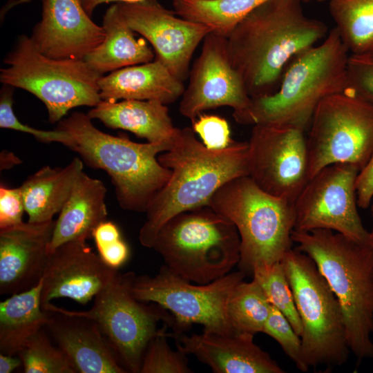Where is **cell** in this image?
Returning <instances> with one entry per match:
<instances>
[{
    "label": "cell",
    "mask_w": 373,
    "mask_h": 373,
    "mask_svg": "<svg viewBox=\"0 0 373 373\" xmlns=\"http://www.w3.org/2000/svg\"><path fill=\"white\" fill-rule=\"evenodd\" d=\"M302 1L267 0L227 37L231 62L251 98L276 92L292 59L327 36V26L307 17Z\"/></svg>",
    "instance_id": "1"
},
{
    "label": "cell",
    "mask_w": 373,
    "mask_h": 373,
    "mask_svg": "<svg viewBox=\"0 0 373 373\" xmlns=\"http://www.w3.org/2000/svg\"><path fill=\"white\" fill-rule=\"evenodd\" d=\"M157 159L171 171V175L145 212L139 240L147 248L152 247L159 231L171 218L208 206L213 195L223 185L249 173L248 142L233 140L225 149H209L188 126L178 128L172 148L161 153Z\"/></svg>",
    "instance_id": "2"
},
{
    "label": "cell",
    "mask_w": 373,
    "mask_h": 373,
    "mask_svg": "<svg viewBox=\"0 0 373 373\" xmlns=\"http://www.w3.org/2000/svg\"><path fill=\"white\" fill-rule=\"evenodd\" d=\"M350 55L334 28L322 42L292 59L276 92L251 98L247 108L233 112L235 121L243 125L289 126L305 131L324 98L348 88Z\"/></svg>",
    "instance_id": "3"
},
{
    "label": "cell",
    "mask_w": 373,
    "mask_h": 373,
    "mask_svg": "<svg viewBox=\"0 0 373 373\" xmlns=\"http://www.w3.org/2000/svg\"><path fill=\"white\" fill-rule=\"evenodd\" d=\"M296 249L314 261L336 296L348 347L358 363L373 358V245L330 229L293 230Z\"/></svg>",
    "instance_id": "4"
},
{
    "label": "cell",
    "mask_w": 373,
    "mask_h": 373,
    "mask_svg": "<svg viewBox=\"0 0 373 373\" xmlns=\"http://www.w3.org/2000/svg\"><path fill=\"white\" fill-rule=\"evenodd\" d=\"M57 129L72 137L73 142L67 147L77 153L83 162L108 173L117 202L124 210L146 212L171 175L157 155L171 149L172 144L137 143L124 135L105 133L81 112L62 119Z\"/></svg>",
    "instance_id": "5"
},
{
    "label": "cell",
    "mask_w": 373,
    "mask_h": 373,
    "mask_svg": "<svg viewBox=\"0 0 373 373\" xmlns=\"http://www.w3.org/2000/svg\"><path fill=\"white\" fill-rule=\"evenodd\" d=\"M235 225L209 206L180 213L159 231L151 249L178 276L207 284L231 271L240 260Z\"/></svg>",
    "instance_id": "6"
},
{
    "label": "cell",
    "mask_w": 373,
    "mask_h": 373,
    "mask_svg": "<svg viewBox=\"0 0 373 373\" xmlns=\"http://www.w3.org/2000/svg\"><path fill=\"white\" fill-rule=\"evenodd\" d=\"M208 206L230 220L240 236V270L251 274L259 264L280 262L294 242V203L260 189L249 176L220 188Z\"/></svg>",
    "instance_id": "7"
},
{
    "label": "cell",
    "mask_w": 373,
    "mask_h": 373,
    "mask_svg": "<svg viewBox=\"0 0 373 373\" xmlns=\"http://www.w3.org/2000/svg\"><path fill=\"white\" fill-rule=\"evenodd\" d=\"M3 61L8 67L1 69V82L39 98L51 123L61 121L73 108L95 107L102 101L98 82L102 75L84 59L48 57L26 35L19 37Z\"/></svg>",
    "instance_id": "8"
},
{
    "label": "cell",
    "mask_w": 373,
    "mask_h": 373,
    "mask_svg": "<svg viewBox=\"0 0 373 373\" xmlns=\"http://www.w3.org/2000/svg\"><path fill=\"white\" fill-rule=\"evenodd\" d=\"M302 323L303 359L309 367L327 368L348 359L343 315L340 304L314 261L296 248L282 260Z\"/></svg>",
    "instance_id": "9"
},
{
    "label": "cell",
    "mask_w": 373,
    "mask_h": 373,
    "mask_svg": "<svg viewBox=\"0 0 373 373\" xmlns=\"http://www.w3.org/2000/svg\"><path fill=\"white\" fill-rule=\"evenodd\" d=\"M135 274L119 272L95 297L92 307L75 314L93 320L127 372L140 373L146 347L164 325L176 332L173 316L160 305L138 300L132 294Z\"/></svg>",
    "instance_id": "10"
},
{
    "label": "cell",
    "mask_w": 373,
    "mask_h": 373,
    "mask_svg": "<svg viewBox=\"0 0 373 373\" xmlns=\"http://www.w3.org/2000/svg\"><path fill=\"white\" fill-rule=\"evenodd\" d=\"M308 176L335 163L364 168L373 153V105L347 88L316 107L306 139Z\"/></svg>",
    "instance_id": "11"
},
{
    "label": "cell",
    "mask_w": 373,
    "mask_h": 373,
    "mask_svg": "<svg viewBox=\"0 0 373 373\" xmlns=\"http://www.w3.org/2000/svg\"><path fill=\"white\" fill-rule=\"evenodd\" d=\"M245 276L241 270L231 271L209 283L197 284L178 276L164 265L153 276L135 275L131 289L138 300L156 303L167 310L175 320L177 333L199 324L204 331L231 334L234 331L228 319L227 303Z\"/></svg>",
    "instance_id": "12"
},
{
    "label": "cell",
    "mask_w": 373,
    "mask_h": 373,
    "mask_svg": "<svg viewBox=\"0 0 373 373\" xmlns=\"http://www.w3.org/2000/svg\"><path fill=\"white\" fill-rule=\"evenodd\" d=\"M360 169L349 163L328 165L310 178L294 202V229H324L373 245L357 211L356 182Z\"/></svg>",
    "instance_id": "13"
},
{
    "label": "cell",
    "mask_w": 373,
    "mask_h": 373,
    "mask_svg": "<svg viewBox=\"0 0 373 373\" xmlns=\"http://www.w3.org/2000/svg\"><path fill=\"white\" fill-rule=\"evenodd\" d=\"M304 131L289 126L254 125L248 141L249 176L265 192L293 203L309 180Z\"/></svg>",
    "instance_id": "14"
},
{
    "label": "cell",
    "mask_w": 373,
    "mask_h": 373,
    "mask_svg": "<svg viewBox=\"0 0 373 373\" xmlns=\"http://www.w3.org/2000/svg\"><path fill=\"white\" fill-rule=\"evenodd\" d=\"M116 3L129 27L152 45L155 59L184 82L195 49L213 28L184 19L157 0Z\"/></svg>",
    "instance_id": "15"
},
{
    "label": "cell",
    "mask_w": 373,
    "mask_h": 373,
    "mask_svg": "<svg viewBox=\"0 0 373 373\" xmlns=\"http://www.w3.org/2000/svg\"><path fill=\"white\" fill-rule=\"evenodd\" d=\"M202 42L178 108L180 114L191 122L205 111L229 106L233 112L240 111L251 101L231 62L227 37L211 32Z\"/></svg>",
    "instance_id": "16"
},
{
    "label": "cell",
    "mask_w": 373,
    "mask_h": 373,
    "mask_svg": "<svg viewBox=\"0 0 373 373\" xmlns=\"http://www.w3.org/2000/svg\"><path fill=\"white\" fill-rule=\"evenodd\" d=\"M118 269L104 262L85 239L68 241L49 254L43 276L41 305L66 298L86 305L115 278Z\"/></svg>",
    "instance_id": "17"
},
{
    "label": "cell",
    "mask_w": 373,
    "mask_h": 373,
    "mask_svg": "<svg viewBox=\"0 0 373 373\" xmlns=\"http://www.w3.org/2000/svg\"><path fill=\"white\" fill-rule=\"evenodd\" d=\"M105 37L103 26L93 21L80 0H42L41 19L30 37L48 57L84 59Z\"/></svg>",
    "instance_id": "18"
},
{
    "label": "cell",
    "mask_w": 373,
    "mask_h": 373,
    "mask_svg": "<svg viewBox=\"0 0 373 373\" xmlns=\"http://www.w3.org/2000/svg\"><path fill=\"white\" fill-rule=\"evenodd\" d=\"M55 220L21 222L0 229V294L27 291L41 280Z\"/></svg>",
    "instance_id": "19"
},
{
    "label": "cell",
    "mask_w": 373,
    "mask_h": 373,
    "mask_svg": "<svg viewBox=\"0 0 373 373\" xmlns=\"http://www.w3.org/2000/svg\"><path fill=\"white\" fill-rule=\"evenodd\" d=\"M253 334L204 331L186 335L171 332L176 348L194 356L214 373H284L270 355L254 341Z\"/></svg>",
    "instance_id": "20"
},
{
    "label": "cell",
    "mask_w": 373,
    "mask_h": 373,
    "mask_svg": "<svg viewBox=\"0 0 373 373\" xmlns=\"http://www.w3.org/2000/svg\"><path fill=\"white\" fill-rule=\"evenodd\" d=\"M42 308L49 314L46 327L77 372H127L93 320L51 303Z\"/></svg>",
    "instance_id": "21"
},
{
    "label": "cell",
    "mask_w": 373,
    "mask_h": 373,
    "mask_svg": "<svg viewBox=\"0 0 373 373\" xmlns=\"http://www.w3.org/2000/svg\"><path fill=\"white\" fill-rule=\"evenodd\" d=\"M102 100H156L167 105L182 97L183 82L158 59L124 67L102 76L98 82Z\"/></svg>",
    "instance_id": "22"
},
{
    "label": "cell",
    "mask_w": 373,
    "mask_h": 373,
    "mask_svg": "<svg viewBox=\"0 0 373 373\" xmlns=\"http://www.w3.org/2000/svg\"><path fill=\"white\" fill-rule=\"evenodd\" d=\"M87 115L108 128L130 131L151 143L173 145L178 131L167 106L156 100H102Z\"/></svg>",
    "instance_id": "23"
},
{
    "label": "cell",
    "mask_w": 373,
    "mask_h": 373,
    "mask_svg": "<svg viewBox=\"0 0 373 373\" xmlns=\"http://www.w3.org/2000/svg\"><path fill=\"white\" fill-rule=\"evenodd\" d=\"M106 193V186L101 180L84 171L79 175L55 220L49 254L68 241L93 236L97 227L107 218Z\"/></svg>",
    "instance_id": "24"
},
{
    "label": "cell",
    "mask_w": 373,
    "mask_h": 373,
    "mask_svg": "<svg viewBox=\"0 0 373 373\" xmlns=\"http://www.w3.org/2000/svg\"><path fill=\"white\" fill-rule=\"evenodd\" d=\"M102 26L106 32L104 41L84 58L97 73L102 75L153 60V51L144 39L135 37V32L128 25L117 3L107 9Z\"/></svg>",
    "instance_id": "25"
},
{
    "label": "cell",
    "mask_w": 373,
    "mask_h": 373,
    "mask_svg": "<svg viewBox=\"0 0 373 373\" xmlns=\"http://www.w3.org/2000/svg\"><path fill=\"white\" fill-rule=\"evenodd\" d=\"M83 168L82 160L75 157L64 168L45 166L30 175L20 186L28 222L53 220L68 200Z\"/></svg>",
    "instance_id": "26"
},
{
    "label": "cell",
    "mask_w": 373,
    "mask_h": 373,
    "mask_svg": "<svg viewBox=\"0 0 373 373\" xmlns=\"http://www.w3.org/2000/svg\"><path fill=\"white\" fill-rule=\"evenodd\" d=\"M43 277L34 287L0 303V352L17 355L28 341L46 327L48 312L42 308Z\"/></svg>",
    "instance_id": "27"
},
{
    "label": "cell",
    "mask_w": 373,
    "mask_h": 373,
    "mask_svg": "<svg viewBox=\"0 0 373 373\" xmlns=\"http://www.w3.org/2000/svg\"><path fill=\"white\" fill-rule=\"evenodd\" d=\"M267 0H173L180 17L213 28V32L227 37L248 14Z\"/></svg>",
    "instance_id": "28"
},
{
    "label": "cell",
    "mask_w": 373,
    "mask_h": 373,
    "mask_svg": "<svg viewBox=\"0 0 373 373\" xmlns=\"http://www.w3.org/2000/svg\"><path fill=\"white\" fill-rule=\"evenodd\" d=\"M330 15L350 54L373 52V0H329Z\"/></svg>",
    "instance_id": "29"
},
{
    "label": "cell",
    "mask_w": 373,
    "mask_h": 373,
    "mask_svg": "<svg viewBox=\"0 0 373 373\" xmlns=\"http://www.w3.org/2000/svg\"><path fill=\"white\" fill-rule=\"evenodd\" d=\"M271 306L256 280H242L236 286L227 303L229 323L236 332L253 335L262 332Z\"/></svg>",
    "instance_id": "30"
},
{
    "label": "cell",
    "mask_w": 373,
    "mask_h": 373,
    "mask_svg": "<svg viewBox=\"0 0 373 373\" xmlns=\"http://www.w3.org/2000/svg\"><path fill=\"white\" fill-rule=\"evenodd\" d=\"M251 274L271 305L287 318L295 332L301 336L302 323L282 262L257 265Z\"/></svg>",
    "instance_id": "31"
},
{
    "label": "cell",
    "mask_w": 373,
    "mask_h": 373,
    "mask_svg": "<svg viewBox=\"0 0 373 373\" xmlns=\"http://www.w3.org/2000/svg\"><path fill=\"white\" fill-rule=\"evenodd\" d=\"M17 356L25 373H77L66 354L52 344L43 329L28 341Z\"/></svg>",
    "instance_id": "32"
},
{
    "label": "cell",
    "mask_w": 373,
    "mask_h": 373,
    "mask_svg": "<svg viewBox=\"0 0 373 373\" xmlns=\"http://www.w3.org/2000/svg\"><path fill=\"white\" fill-rule=\"evenodd\" d=\"M169 326L164 325L160 333L149 342L144 351L140 373H191L187 354L167 343Z\"/></svg>",
    "instance_id": "33"
},
{
    "label": "cell",
    "mask_w": 373,
    "mask_h": 373,
    "mask_svg": "<svg viewBox=\"0 0 373 373\" xmlns=\"http://www.w3.org/2000/svg\"><path fill=\"white\" fill-rule=\"evenodd\" d=\"M262 333L278 343L298 369L303 372L308 370L309 367L303 359L300 336L295 332L287 318L274 306H271Z\"/></svg>",
    "instance_id": "34"
},
{
    "label": "cell",
    "mask_w": 373,
    "mask_h": 373,
    "mask_svg": "<svg viewBox=\"0 0 373 373\" xmlns=\"http://www.w3.org/2000/svg\"><path fill=\"white\" fill-rule=\"evenodd\" d=\"M13 92L10 86L4 85L0 97V127L9 128L32 135L39 141L50 143L59 142L68 146L72 142V137L66 131H42L22 124L15 116L12 109Z\"/></svg>",
    "instance_id": "35"
},
{
    "label": "cell",
    "mask_w": 373,
    "mask_h": 373,
    "mask_svg": "<svg viewBox=\"0 0 373 373\" xmlns=\"http://www.w3.org/2000/svg\"><path fill=\"white\" fill-rule=\"evenodd\" d=\"M94 239L97 252L108 267L118 269L128 260L129 249L122 238L117 225L111 221H104L94 230Z\"/></svg>",
    "instance_id": "36"
},
{
    "label": "cell",
    "mask_w": 373,
    "mask_h": 373,
    "mask_svg": "<svg viewBox=\"0 0 373 373\" xmlns=\"http://www.w3.org/2000/svg\"><path fill=\"white\" fill-rule=\"evenodd\" d=\"M347 83L349 89L373 105V52L350 55Z\"/></svg>",
    "instance_id": "37"
},
{
    "label": "cell",
    "mask_w": 373,
    "mask_h": 373,
    "mask_svg": "<svg viewBox=\"0 0 373 373\" xmlns=\"http://www.w3.org/2000/svg\"><path fill=\"white\" fill-rule=\"evenodd\" d=\"M191 123L194 132L209 149H225L233 141L229 124L221 117L202 113Z\"/></svg>",
    "instance_id": "38"
},
{
    "label": "cell",
    "mask_w": 373,
    "mask_h": 373,
    "mask_svg": "<svg viewBox=\"0 0 373 373\" xmlns=\"http://www.w3.org/2000/svg\"><path fill=\"white\" fill-rule=\"evenodd\" d=\"M24 211V202L20 186L9 188L1 184L0 229L23 222Z\"/></svg>",
    "instance_id": "39"
},
{
    "label": "cell",
    "mask_w": 373,
    "mask_h": 373,
    "mask_svg": "<svg viewBox=\"0 0 373 373\" xmlns=\"http://www.w3.org/2000/svg\"><path fill=\"white\" fill-rule=\"evenodd\" d=\"M356 189L358 206L363 209L368 208L373 199V153L358 174Z\"/></svg>",
    "instance_id": "40"
},
{
    "label": "cell",
    "mask_w": 373,
    "mask_h": 373,
    "mask_svg": "<svg viewBox=\"0 0 373 373\" xmlns=\"http://www.w3.org/2000/svg\"><path fill=\"white\" fill-rule=\"evenodd\" d=\"M19 366L22 361L17 355L0 354V373H10Z\"/></svg>",
    "instance_id": "41"
},
{
    "label": "cell",
    "mask_w": 373,
    "mask_h": 373,
    "mask_svg": "<svg viewBox=\"0 0 373 373\" xmlns=\"http://www.w3.org/2000/svg\"><path fill=\"white\" fill-rule=\"evenodd\" d=\"M82 6L86 13L91 16L94 10L100 4L115 2L116 3H132L142 0H80Z\"/></svg>",
    "instance_id": "42"
},
{
    "label": "cell",
    "mask_w": 373,
    "mask_h": 373,
    "mask_svg": "<svg viewBox=\"0 0 373 373\" xmlns=\"http://www.w3.org/2000/svg\"><path fill=\"white\" fill-rule=\"evenodd\" d=\"M20 163V160L13 153L5 151L1 153V169H6Z\"/></svg>",
    "instance_id": "43"
},
{
    "label": "cell",
    "mask_w": 373,
    "mask_h": 373,
    "mask_svg": "<svg viewBox=\"0 0 373 373\" xmlns=\"http://www.w3.org/2000/svg\"><path fill=\"white\" fill-rule=\"evenodd\" d=\"M371 211H372V222H373V199L371 202ZM370 233H371L372 236L373 237V225H372V228Z\"/></svg>",
    "instance_id": "44"
},
{
    "label": "cell",
    "mask_w": 373,
    "mask_h": 373,
    "mask_svg": "<svg viewBox=\"0 0 373 373\" xmlns=\"http://www.w3.org/2000/svg\"><path fill=\"white\" fill-rule=\"evenodd\" d=\"M317 1H329V0H316Z\"/></svg>",
    "instance_id": "45"
}]
</instances>
